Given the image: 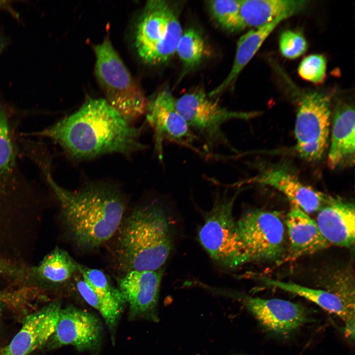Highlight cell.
Wrapping results in <instances>:
<instances>
[{
    "label": "cell",
    "instance_id": "cell-26",
    "mask_svg": "<svg viewBox=\"0 0 355 355\" xmlns=\"http://www.w3.org/2000/svg\"><path fill=\"white\" fill-rule=\"evenodd\" d=\"M241 0H218L209 1L210 11L213 18L223 28L238 32Z\"/></svg>",
    "mask_w": 355,
    "mask_h": 355
},
{
    "label": "cell",
    "instance_id": "cell-29",
    "mask_svg": "<svg viewBox=\"0 0 355 355\" xmlns=\"http://www.w3.org/2000/svg\"><path fill=\"white\" fill-rule=\"evenodd\" d=\"M18 269L15 266L0 260V273L16 275Z\"/></svg>",
    "mask_w": 355,
    "mask_h": 355
},
{
    "label": "cell",
    "instance_id": "cell-1",
    "mask_svg": "<svg viewBox=\"0 0 355 355\" xmlns=\"http://www.w3.org/2000/svg\"><path fill=\"white\" fill-rule=\"evenodd\" d=\"M141 128L131 125L105 99H89L73 113L35 135L51 139L72 158L129 155L145 148Z\"/></svg>",
    "mask_w": 355,
    "mask_h": 355
},
{
    "label": "cell",
    "instance_id": "cell-20",
    "mask_svg": "<svg viewBox=\"0 0 355 355\" xmlns=\"http://www.w3.org/2000/svg\"><path fill=\"white\" fill-rule=\"evenodd\" d=\"M308 2L305 0H241L239 31L261 27L280 17L288 18L303 10Z\"/></svg>",
    "mask_w": 355,
    "mask_h": 355
},
{
    "label": "cell",
    "instance_id": "cell-3",
    "mask_svg": "<svg viewBox=\"0 0 355 355\" xmlns=\"http://www.w3.org/2000/svg\"><path fill=\"white\" fill-rule=\"evenodd\" d=\"M169 217L158 201L140 205L124 216L115 233V254L125 273L161 269L174 245Z\"/></svg>",
    "mask_w": 355,
    "mask_h": 355
},
{
    "label": "cell",
    "instance_id": "cell-23",
    "mask_svg": "<svg viewBox=\"0 0 355 355\" xmlns=\"http://www.w3.org/2000/svg\"><path fill=\"white\" fill-rule=\"evenodd\" d=\"M78 265L69 253L57 248L46 255L40 263L32 268V278L45 285L56 286L64 284L78 272Z\"/></svg>",
    "mask_w": 355,
    "mask_h": 355
},
{
    "label": "cell",
    "instance_id": "cell-8",
    "mask_svg": "<svg viewBox=\"0 0 355 355\" xmlns=\"http://www.w3.org/2000/svg\"><path fill=\"white\" fill-rule=\"evenodd\" d=\"M237 224L248 262L280 261L285 256L284 227L276 212L249 210Z\"/></svg>",
    "mask_w": 355,
    "mask_h": 355
},
{
    "label": "cell",
    "instance_id": "cell-14",
    "mask_svg": "<svg viewBox=\"0 0 355 355\" xmlns=\"http://www.w3.org/2000/svg\"><path fill=\"white\" fill-rule=\"evenodd\" d=\"M247 184L271 186L284 194L292 204L307 214L318 212L331 197L304 184L295 175L280 168L264 170L253 177L235 182L230 186L238 187Z\"/></svg>",
    "mask_w": 355,
    "mask_h": 355
},
{
    "label": "cell",
    "instance_id": "cell-19",
    "mask_svg": "<svg viewBox=\"0 0 355 355\" xmlns=\"http://www.w3.org/2000/svg\"><path fill=\"white\" fill-rule=\"evenodd\" d=\"M261 280L265 284L295 294L316 304L325 310L338 316L345 323V332L354 340L355 337V311L335 293L320 289L303 286L293 282H285L266 277Z\"/></svg>",
    "mask_w": 355,
    "mask_h": 355
},
{
    "label": "cell",
    "instance_id": "cell-9",
    "mask_svg": "<svg viewBox=\"0 0 355 355\" xmlns=\"http://www.w3.org/2000/svg\"><path fill=\"white\" fill-rule=\"evenodd\" d=\"M330 103L329 95L318 92L305 93L300 100L294 129L296 149L307 161L321 159L327 148Z\"/></svg>",
    "mask_w": 355,
    "mask_h": 355
},
{
    "label": "cell",
    "instance_id": "cell-30",
    "mask_svg": "<svg viewBox=\"0 0 355 355\" xmlns=\"http://www.w3.org/2000/svg\"><path fill=\"white\" fill-rule=\"evenodd\" d=\"M6 42L5 39H4L3 36H2L0 34V54L1 53V52L4 49V48L6 45Z\"/></svg>",
    "mask_w": 355,
    "mask_h": 355
},
{
    "label": "cell",
    "instance_id": "cell-4",
    "mask_svg": "<svg viewBox=\"0 0 355 355\" xmlns=\"http://www.w3.org/2000/svg\"><path fill=\"white\" fill-rule=\"evenodd\" d=\"M95 74L106 102L128 122L145 114L147 100L110 40L94 47Z\"/></svg>",
    "mask_w": 355,
    "mask_h": 355
},
{
    "label": "cell",
    "instance_id": "cell-6",
    "mask_svg": "<svg viewBox=\"0 0 355 355\" xmlns=\"http://www.w3.org/2000/svg\"><path fill=\"white\" fill-rule=\"evenodd\" d=\"M183 31L173 7L165 0L148 1L139 20L135 46L145 63L158 65L176 52Z\"/></svg>",
    "mask_w": 355,
    "mask_h": 355
},
{
    "label": "cell",
    "instance_id": "cell-10",
    "mask_svg": "<svg viewBox=\"0 0 355 355\" xmlns=\"http://www.w3.org/2000/svg\"><path fill=\"white\" fill-rule=\"evenodd\" d=\"M176 100L170 91L164 89L147 101L146 121L154 132L155 150L161 161L165 141L200 152L193 144L199 139L177 110Z\"/></svg>",
    "mask_w": 355,
    "mask_h": 355
},
{
    "label": "cell",
    "instance_id": "cell-27",
    "mask_svg": "<svg viewBox=\"0 0 355 355\" xmlns=\"http://www.w3.org/2000/svg\"><path fill=\"white\" fill-rule=\"evenodd\" d=\"M326 60L324 56L312 54L301 62L298 72L303 79L314 84L323 82L326 76Z\"/></svg>",
    "mask_w": 355,
    "mask_h": 355
},
{
    "label": "cell",
    "instance_id": "cell-7",
    "mask_svg": "<svg viewBox=\"0 0 355 355\" xmlns=\"http://www.w3.org/2000/svg\"><path fill=\"white\" fill-rule=\"evenodd\" d=\"M177 110L194 134L213 148L223 145L237 152L222 131L221 127L233 119L248 120L259 113L256 111L229 110L214 101L202 90L185 93L176 100Z\"/></svg>",
    "mask_w": 355,
    "mask_h": 355
},
{
    "label": "cell",
    "instance_id": "cell-2",
    "mask_svg": "<svg viewBox=\"0 0 355 355\" xmlns=\"http://www.w3.org/2000/svg\"><path fill=\"white\" fill-rule=\"evenodd\" d=\"M39 165L59 202L64 225L75 247L82 250H92L115 234L126 207L118 189L106 184L94 183L70 191L54 181L47 162Z\"/></svg>",
    "mask_w": 355,
    "mask_h": 355
},
{
    "label": "cell",
    "instance_id": "cell-11",
    "mask_svg": "<svg viewBox=\"0 0 355 355\" xmlns=\"http://www.w3.org/2000/svg\"><path fill=\"white\" fill-rule=\"evenodd\" d=\"M103 336V327L97 316L70 305L60 310L55 331L49 340V347L71 345L79 352L96 354L101 349Z\"/></svg>",
    "mask_w": 355,
    "mask_h": 355
},
{
    "label": "cell",
    "instance_id": "cell-12",
    "mask_svg": "<svg viewBox=\"0 0 355 355\" xmlns=\"http://www.w3.org/2000/svg\"><path fill=\"white\" fill-rule=\"evenodd\" d=\"M162 277V269L131 271L117 280L118 289L128 306L130 320L158 321L157 306Z\"/></svg>",
    "mask_w": 355,
    "mask_h": 355
},
{
    "label": "cell",
    "instance_id": "cell-24",
    "mask_svg": "<svg viewBox=\"0 0 355 355\" xmlns=\"http://www.w3.org/2000/svg\"><path fill=\"white\" fill-rule=\"evenodd\" d=\"M78 272L100 298L102 306L123 309L126 302L118 288H115L102 271L78 263Z\"/></svg>",
    "mask_w": 355,
    "mask_h": 355
},
{
    "label": "cell",
    "instance_id": "cell-28",
    "mask_svg": "<svg viewBox=\"0 0 355 355\" xmlns=\"http://www.w3.org/2000/svg\"><path fill=\"white\" fill-rule=\"evenodd\" d=\"M307 47V42L299 32L287 30L280 36V50L286 58L294 59L299 57L305 53Z\"/></svg>",
    "mask_w": 355,
    "mask_h": 355
},
{
    "label": "cell",
    "instance_id": "cell-16",
    "mask_svg": "<svg viewBox=\"0 0 355 355\" xmlns=\"http://www.w3.org/2000/svg\"><path fill=\"white\" fill-rule=\"evenodd\" d=\"M354 204L331 197L318 212L316 223L329 244L351 248L355 244V212Z\"/></svg>",
    "mask_w": 355,
    "mask_h": 355
},
{
    "label": "cell",
    "instance_id": "cell-13",
    "mask_svg": "<svg viewBox=\"0 0 355 355\" xmlns=\"http://www.w3.org/2000/svg\"><path fill=\"white\" fill-rule=\"evenodd\" d=\"M244 304L266 330L281 336L292 334L310 320L303 305L284 299L248 297Z\"/></svg>",
    "mask_w": 355,
    "mask_h": 355
},
{
    "label": "cell",
    "instance_id": "cell-17",
    "mask_svg": "<svg viewBox=\"0 0 355 355\" xmlns=\"http://www.w3.org/2000/svg\"><path fill=\"white\" fill-rule=\"evenodd\" d=\"M355 149L354 107L346 103L336 106L332 121L331 143L327 163L332 169L351 165Z\"/></svg>",
    "mask_w": 355,
    "mask_h": 355
},
{
    "label": "cell",
    "instance_id": "cell-15",
    "mask_svg": "<svg viewBox=\"0 0 355 355\" xmlns=\"http://www.w3.org/2000/svg\"><path fill=\"white\" fill-rule=\"evenodd\" d=\"M61 303L54 301L27 316L22 326L0 355H29L46 343L54 333Z\"/></svg>",
    "mask_w": 355,
    "mask_h": 355
},
{
    "label": "cell",
    "instance_id": "cell-31",
    "mask_svg": "<svg viewBox=\"0 0 355 355\" xmlns=\"http://www.w3.org/2000/svg\"><path fill=\"white\" fill-rule=\"evenodd\" d=\"M8 1L0 0V9L5 7L8 4Z\"/></svg>",
    "mask_w": 355,
    "mask_h": 355
},
{
    "label": "cell",
    "instance_id": "cell-5",
    "mask_svg": "<svg viewBox=\"0 0 355 355\" xmlns=\"http://www.w3.org/2000/svg\"><path fill=\"white\" fill-rule=\"evenodd\" d=\"M239 192L216 193L212 208L205 213L198 232L201 245L221 266L233 270L248 263L240 236L233 208Z\"/></svg>",
    "mask_w": 355,
    "mask_h": 355
},
{
    "label": "cell",
    "instance_id": "cell-25",
    "mask_svg": "<svg viewBox=\"0 0 355 355\" xmlns=\"http://www.w3.org/2000/svg\"><path fill=\"white\" fill-rule=\"evenodd\" d=\"M205 52V43L200 34L189 29L183 32L178 42L176 52L186 71L197 66L201 61Z\"/></svg>",
    "mask_w": 355,
    "mask_h": 355
},
{
    "label": "cell",
    "instance_id": "cell-18",
    "mask_svg": "<svg viewBox=\"0 0 355 355\" xmlns=\"http://www.w3.org/2000/svg\"><path fill=\"white\" fill-rule=\"evenodd\" d=\"M285 224L289 240V259L319 251L329 246L316 221L293 204L286 216Z\"/></svg>",
    "mask_w": 355,
    "mask_h": 355
},
{
    "label": "cell",
    "instance_id": "cell-21",
    "mask_svg": "<svg viewBox=\"0 0 355 355\" xmlns=\"http://www.w3.org/2000/svg\"><path fill=\"white\" fill-rule=\"evenodd\" d=\"M286 18L284 16L280 17L266 25L250 30L240 38L230 72L219 85L209 93L210 98L217 96L234 83L243 69L255 55L265 40L276 27Z\"/></svg>",
    "mask_w": 355,
    "mask_h": 355
},
{
    "label": "cell",
    "instance_id": "cell-22",
    "mask_svg": "<svg viewBox=\"0 0 355 355\" xmlns=\"http://www.w3.org/2000/svg\"><path fill=\"white\" fill-rule=\"evenodd\" d=\"M8 115L0 107V198L25 185L17 162V150Z\"/></svg>",
    "mask_w": 355,
    "mask_h": 355
}]
</instances>
